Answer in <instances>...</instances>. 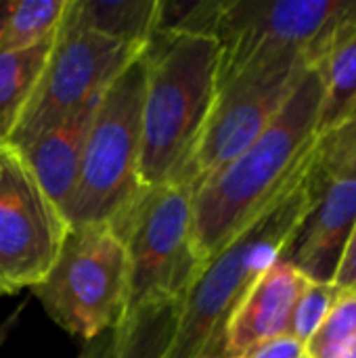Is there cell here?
<instances>
[{
  "label": "cell",
  "instance_id": "6da1fadb",
  "mask_svg": "<svg viewBox=\"0 0 356 358\" xmlns=\"http://www.w3.org/2000/svg\"><path fill=\"white\" fill-rule=\"evenodd\" d=\"M321 65L311 67L275 120L195 191V248L204 262L225 250L311 168L319 145Z\"/></svg>",
  "mask_w": 356,
  "mask_h": 358
},
{
  "label": "cell",
  "instance_id": "7a4b0ae2",
  "mask_svg": "<svg viewBox=\"0 0 356 358\" xmlns=\"http://www.w3.org/2000/svg\"><path fill=\"white\" fill-rule=\"evenodd\" d=\"M315 162L317 153L311 168L290 191L206 262L180 302L172 338L162 358H227L225 334L231 315L252 283L283 258L317 201Z\"/></svg>",
  "mask_w": 356,
  "mask_h": 358
},
{
  "label": "cell",
  "instance_id": "3957f363",
  "mask_svg": "<svg viewBox=\"0 0 356 358\" xmlns=\"http://www.w3.org/2000/svg\"><path fill=\"white\" fill-rule=\"evenodd\" d=\"M143 55L138 180L178 182L216 96L218 42L208 34L155 31Z\"/></svg>",
  "mask_w": 356,
  "mask_h": 358
},
{
  "label": "cell",
  "instance_id": "277c9868",
  "mask_svg": "<svg viewBox=\"0 0 356 358\" xmlns=\"http://www.w3.org/2000/svg\"><path fill=\"white\" fill-rule=\"evenodd\" d=\"M193 199L195 191L180 182L141 187L111 220L128 258L126 313L180 302L206 266L195 248Z\"/></svg>",
  "mask_w": 356,
  "mask_h": 358
},
{
  "label": "cell",
  "instance_id": "5b68a950",
  "mask_svg": "<svg viewBox=\"0 0 356 358\" xmlns=\"http://www.w3.org/2000/svg\"><path fill=\"white\" fill-rule=\"evenodd\" d=\"M356 27V0H218V76L252 63L323 65Z\"/></svg>",
  "mask_w": 356,
  "mask_h": 358
},
{
  "label": "cell",
  "instance_id": "8992f818",
  "mask_svg": "<svg viewBox=\"0 0 356 358\" xmlns=\"http://www.w3.org/2000/svg\"><path fill=\"white\" fill-rule=\"evenodd\" d=\"M145 48L134 55L99 99L73 201L69 227L111 222L141 189V113L145 94Z\"/></svg>",
  "mask_w": 356,
  "mask_h": 358
},
{
  "label": "cell",
  "instance_id": "52a82bcc",
  "mask_svg": "<svg viewBox=\"0 0 356 358\" xmlns=\"http://www.w3.org/2000/svg\"><path fill=\"white\" fill-rule=\"evenodd\" d=\"M31 294L61 329L84 342L113 327L128 300V258L113 224L69 227L50 271Z\"/></svg>",
  "mask_w": 356,
  "mask_h": 358
},
{
  "label": "cell",
  "instance_id": "ba28073f",
  "mask_svg": "<svg viewBox=\"0 0 356 358\" xmlns=\"http://www.w3.org/2000/svg\"><path fill=\"white\" fill-rule=\"evenodd\" d=\"M311 67L315 65L302 59H277L216 73L212 109L178 182L197 191L239 157L275 120Z\"/></svg>",
  "mask_w": 356,
  "mask_h": 358
},
{
  "label": "cell",
  "instance_id": "9c48e42d",
  "mask_svg": "<svg viewBox=\"0 0 356 358\" xmlns=\"http://www.w3.org/2000/svg\"><path fill=\"white\" fill-rule=\"evenodd\" d=\"M143 48L103 38L63 15L10 143L25 147L46 130L94 105L115 76Z\"/></svg>",
  "mask_w": 356,
  "mask_h": 358
},
{
  "label": "cell",
  "instance_id": "30bf717a",
  "mask_svg": "<svg viewBox=\"0 0 356 358\" xmlns=\"http://www.w3.org/2000/svg\"><path fill=\"white\" fill-rule=\"evenodd\" d=\"M69 220L48 197L23 151L0 143V285L31 289L50 271Z\"/></svg>",
  "mask_w": 356,
  "mask_h": 358
},
{
  "label": "cell",
  "instance_id": "8fae6325",
  "mask_svg": "<svg viewBox=\"0 0 356 358\" xmlns=\"http://www.w3.org/2000/svg\"><path fill=\"white\" fill-rule=\"evenodd\" d=\"M315 189L317 201L281 260L313 283H334L356 224V170L338 174L321 187L315 185Z\"/></svg>",
  "mask_w": 356,
  "mask_h": 358
},
{
  "label": "cell",
  "instance_id": "7c38bea8",
  "mask_svg": "<svg viewBox=\"0 0 356 358\" xmlns=\"http://www.w3.org/2000/svg\"><path fill=\"white\" fill-rule=\"evenodd\" d=\"M306 285L308 279L285 260L266 268L229 319L225 357L241 358L254 346L287 334L292 310Z\"/></svg>",
  "mask_w": 356,
  "mask_h": 358
},
{
  "label": "cell",
  "instance_id": "4fadbf2b",
  "mask_svg": "<svg viewBox=\"0 0 356 358\" xmlns=\"http://www.w3.org/2000/svg\"><path fill=\"white\" fill-rule=\"evenodd\" d=\"M97 103L71 115L69 120L57 124L55 128L46 130L29 145L19 147L25 159L29 162L34 174L38 176L40 185L57 203V208L65 214V218L69 214L73 193L78 187L88 128Z\"/></svg>",
  "mask_w": 356,
  "mask_h": 358
},
{
  "label": "cell",
  "instance_id": "5bb4252c",
  "mask_svg": "<svg viewBox=\"0 0 356 358\" xmlns=\"http://www.w3.org/2000/svg\"><path fill=\"white\" fill-rule=\"evenodd\" d=\"M180 302L149 304L126 313L113 327L88 340L78 358H162Z\"/></svg>",
  "mask_w": 356,
  "mask_h": 358
},
{
  "label": "cell",
  "instance_id": "9a60e30c",
  "mask_svg": "<svg viewBox=\"0 0 356 358\" xmlns=\"http://www.w3.org/2000/svg\"><path fill=\"white\" fill-rule=\"evenodd\" d=\"M162 0H67L65 15L80 27L143 48L159 25Z\"/></svg>",
  "mask_w": 356,
  "mask_h": 358
},
{
  "label": "cell",
  "instance_id": "2e32d148",
  "mask_svg": "<svg viewBox=\"0 0 356 358\" xmlns=\"http://www.w3.org/2000/svg\"><path fill=\"white\" fill-rule=\"evenodd\" d=\"M50 44L52 40L23 50L0 52V143L10 141L44 67Z\"/></svg>",
  "mask_w": 356,
  "mask_h": 358
},
{
  "label": "cell",
  "instance_id": "e0dca14e",
  "mask_svg": "<svg viewBox=\"0 0 356 358\" xmlns=\"http://www.w3.org/2000/svg\"><path fill=\"white\" fill-rule=\"evenodd\" d=\"M321 78L323 103L319 134H325L356 111V27L321 65Z\"/></svg>",
  "mask_w": 356,
  "mask_h": 358
},
{
  "label": "cell",
  "instance_id": "ac0fdd59",
  "mask_svg": "<svg viewBox=\"0 0 356 358\" xmlns=\"http://www.w3.org/2000/svg\"><path fill=\"white\" fill-rule=\"evenodd\" d=\"M67 0H13L4 21L0 52L23 50L55 40Z\"/></svg>",
  "mask_w": 356,
  "mask_h": 358
},
{
  "label": "cell",
  "instance_id": "d6986e66",
  "mask_svg": "<svg viewBox=\"0 0 356 358\" xmlns=\"http://www.w3.org/2000/svg\"><path fill=\"white\" fill-rule=\"evenodd\" d=\"M304 348L308 358H356V294L340 296Z\"/></svg>",
  "mask_w": 356,
  "mask_h": 358
},
{
  "label": "cell",
  "instance_id": "ffe728a7",
  "mask_svg": "<svg viewBox=\"0 0 356 358\" xmlns=\"http://www.w3.org/2000/svg\"><path fill=\"white\" fill-rule=\"evenodd\" d=\"M340 296L342 292L334 283L308 281V285L304 287V292L300 294L292 310L287 334L300 340L302 344H306L315 336V331L323 325V321L327 319V315L332 313Z\"/></svg>",
  "mask_w": 356,
  "mask_h": 358
},
{
  "label": "cell",
  "instance_id": "44dd1931",
  "mask_svg": "<svg viewBox=\"0 0 356 358\" xmlns=\"http://www.w3.org/2000/svg\"><path fill=\"white\" fill-rule=\"evenodd\" d=\"M306 348L300 340H296L290 334L277 336L269 342H262L248 350L241 358H304Z\"/></svg>",
  "mask_w": 356,
  "mask_h": 358
},
{
  "label": "cell",
  "instance_id": "7402d4cb",
  "mask_svg": "<svg viewBox=\"0 0 356 358\" xmlns=\"http://www.w3.org/2000/svg\"><path fill=\"white\" fill-rule=\"evenodd\" d=\"M334 285L342 294H348V292L356 294V224L353 233H350L348 243H346V250L342 254L338 273L334 277Z\"/></svg>",
  "mask_w": 356,
  "mask_h": 358
},
{
  "label": "cell",
  "instance_id": "603a6c76",
  "mask_svg": "<svg viewBox=\"0 0 356 358\" xmlns=\"http://www.w3.org/2000/svg\"><path fill=\"white\" fill-rule=\"evenodd\" d=\"M10 2H13V0H0V40H2V29H4L6 15H8V10H10Z\"/></svg>",
  "mask_w": 356,
  "mask_h": 358
},
{
  "label": "cell",
  "instance_id": "cb8c5ba5",
  "mask_svg": "<svg viewBox=\"0 0 356 358\" xmlns=\"http://www.w3.org/2000/svg\"><path fill=\"white\" fill-rule=\"evenodd\" d=\"M0 296H6V292L2 289V285H0Z\"/></svg>",
  "mask_w": 356,
  "mask_h": 358
},
{
  "label": "cell",
  "instance_id": "d4e9b609",
  "mask_svg": "<svg viewBox=\"0 0 356 358\" xmlns=\"http://www.w3.org/2000/svg\"><path fill=\"white\" fill-rule=\"evenodd\" d=\"M304 358H308V357H304Z\"/></svg>",
  "mask_w": 356,
  "mask_h": 358
}]
</instances>
